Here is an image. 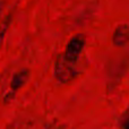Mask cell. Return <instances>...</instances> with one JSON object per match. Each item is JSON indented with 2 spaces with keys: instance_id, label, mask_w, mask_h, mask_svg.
Returning a JSON list of instances; mask_svg holds the SVG:
<instances>
[{
  "instance_id": "6da1fadb",
  "label": "cell",
  "mask_w": 129,
  "mask_h": 129,
  "mask_svg": "<svg viewBox=\"0 0 129 129\" xmlns=\"http://www.w3.org/2000/svg\"><path fill=\"white\" fill-rule=\"evenodd\" d=\"M77 74L78 71L76 68V64L67 61L63 58V56H60L57 59L56 66H54V76L59 83L66 84V83L71 82L76 78Z\"/></svg>"
},
{
  "instance_id": "7a4b0ae2",
  "label": "cell",
  "mask_w": 129,
  "mask_h": 129,
  "mask_svg": "<svg viewBox=\"0 0 129 129\" xmlns=\"http://www.w3.org/2000/svg\"><path fill=\"white\" fill-rule=\"evenodd\" d=\"M84 45H85V36L83 34H77V35L73 36L69 40V42L67 43L63 58L69 62L76 64L78 62L80 54H82Z\"/></svg>"
},
{
  "instance_id": "3957f363",
  "label": "cell",
  "mask_w": 129,
  "mask_h": 129,
  "mask_svg": "<svg viewBox=\"0 0 129 129\" xmlns=\"http://www.w3.org/2000/svg\"><path fill=\"white\" fill-rule=\"evenodd\" d=\"M113 43L117 47H122L129 43V26L120 25L116 29L113 35Z\"/></svg>"
},
{
  "instance_id": "277c9868",
  "label": "cell",
  "mask_w": 129,
  "mask_h": 129,
  "mask_svg": "<svg viewBox=\"0 0 129 129\" xmlns=\"http://www.w3.org/2000/svg\"><path fill=\"white\" fill-rule=\"evenodd\" d=\"M29 77V70L28 69H23V70L18 71L17 74L13 76L11 78V82H10V88L13 92H16L23 87L25 85V83L27 82Z\"/></svg>"
},
{
  "instance_id": "5b68a950",
  "label": "cell",
  "mask_w": 129,
  "mask_h": 129,
  "mask_svg": "<svg viewBox=\"0 0 129 129\" xmlns=\"http://www.w3.org/2000/svg\"><path fill=\"white\" fill-rule=\"evenodd\" d=\"M120 127L122 129H129V105L120 118Z\"/></svg>"
}]
</instances>
